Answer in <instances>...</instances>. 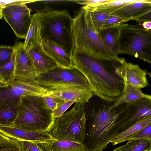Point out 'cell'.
Masks as SVG:
<instances>
[{
    "label": "cell",
    "instance_id": "15",
    "mask_svg": "<svg viewBox=\"0 0 151 151\" xmlns=\"http://www.w3.org/2000/svg\"><path fill=\"white\" fill-rule=\"evenodd\" d=\"M27 51L38 75L46 73L58 66L55 61L44 52L42 45L29 49Z\"/></svg>",
    "mask_w": 151,
    "mask_h": 151
},
{
    "label": "cell",
    "instance_id": "22",
    "mask_svg": "<svg viewBox=\"0 0 151 151\" xmlns=\"http://www.w3.org/2000/svg\"><path fill=\"white\" fill-rule=\"evenodd\" d=\"M151 124V116L145 117L111 139L110 142L112 146H114L128 141L132 137Z\"/></svg>",
    "mask_w": 151,
    "mask_h": 151
},
{
    "label": "cell",
    "instance_id": "35",
    "mask_svg": "<svg viewBox=\"0 0 151 151\" xmlns=\"http://www.w3.org/2000/svg\"><path fill=\"white\" fill-rule=\"evenodd\" d=\"M107 0H84L75 1L76 3L85 6H92L106 2Z\"/></svg>",
    "mask_w": 151,
    "mask_h": 151
},
{
    "label": "cell",
    "instance_id": "9",
    "mask_svg": "<svg viewBox=\"0 0 151 151\" xmlns=\"http://www.w3.org/2000/svg\"><path fill=\"white\" fill-rule=\"evenodd\" d=\"M0 89V106L27 96L44 97L48 92L40 85L37 80L27 78H14Z\"/></svg>",
    "mask_w": 151,
    "mask_h": 151
},
{
    "label": "cell",
    "instance_id": "29",
    "mask_svg": "<svg viewBox=\"0 0 151 151\" xmlns=\"http://www.w3.org/2000/svg\"><path fill=\"white\" fill-rule=\"evenodd\" d=\"M14 51V46L4 45L0 46V66L10 59Z\"/></svg>",
    "mask_w": 151,
    "mask_h": 151
},
{
    "label": "cell",
    "instance_id": "33",
    "mask_svg": "<svg viewBox=\"0 0 151 151\" xmlns=\"http://www.w3.org/2000/svg\"><path fill=\"white\" fill-rule=\"evenodd\" d=\"M74 103H75L74 101H68L59 106L54 112L55 119L58 118L62 116Z\"/></svg>",
    "mask_w": 151,
    "mask_h": 151
},
{
    "label": "cell",
    "instance_id": "18",
    "mask_svg": "<svg viewBox=\"0 0 151 151\" xmlns=\"http://www.w3.org/2000/svg\"><path fill=\"white\" fill-rule=\"evenodd\" d=\"M41 22L37 13L32 15L30 27L24 43L27 51L29 49L42 45Z\"/></svg>",
    "mask_w": 151,
    "mask_h": 151
},
{
    "label": "cell",
    "instance_id": "1",
    "mask_svg": "<svg viewBox=\"0 0 151 151\" xmlns=\"http://www.w3.org/2000/svg\"><path fill=\"white\" fill-rule=\"evenodd\" d=\"M72 59L73 67L85 76L93 95L110 102L117 101L123 96L126 82L119 68L124 58L107 60L74 51Z\"/></svg>",
    "mask_w": 151,
    "mask_h": 151
},
{
    "label": "cell",
    "instance_id": "19",
    "mask_svg": "<svg viewBox=\"0 0 151 151\" xmlns=\"http://www.w3.org/2000/svg\"><path fill=\"white\" fill-rule=\"evenodd\" d=\"M122 24L111 28L103 29L99 33L106 49L116 57H118V42Z\"/></svg>",
    "mask_w": 151,
    "mask_h": 151
},
{
    "label": "cell",
    "instance_id": "17",
    "mask_svg": "<svg viewBox=\"0 0 151 151\" xmlns=\"http://www.w3.org/2000/svg\"><path fill=\"white\" fill-rule=\"evenodd\" d=\"M151 9V3L145 0H137L128 4L112 13L127 22Z\"/></svg>",
    "mask_w": 151,
    "mask_h": 151
},
{
    "label": "cell",
    "instance_id": "31",
    "mask_svg": "<svg viewBox=\"0 0 151 151\" xmlns=\"http://www.w3.org/2000/svg\"><path fill=\"white\" fill-rule=\"evenodd\" d=\"M134 139H145L151 143V124L132 137L129 140Z\"/></svg>",
    "mask_w": 151,
    "mask_h": 151
},
{
    "label": "cell",
    "instance_id": "20",
    "mask_svg": "<svg viewBox=\"0 0 151 151\" xmlns=\"http://www.w3.org/2000/svg\"><path fill=\"white\" fill-rule=\"evenodd\" d=\"M45 151H89L83 143L55 140L48 143L39 144Z\"/></svg>",
    "mask_w": 151,
    "mask_h": 151
},
{
    "label": "cell",
    "instance_id": "21",
    "mask_svg": "<svg viewBox=\"0 0 151 151\" xmlns=\"http://www.w3.org/2000/svg\"><path fill=\"white\" fill-rule=\"evenodd\" d=\"M20 99L0 106V126L13 127L16 119Z\"/></svg>",
    "mask_w": 151,
    "mask_h": 151
},
{
    "label": "cell",
    "instance_id": "11",
    "mask_svg": "<svg viewBox=\"0 0 151 151\" xmlns=\"http://www.w3.org/2000/svg\"><path fill=\"white\" fill-rule=\"evenodd\" d=\"M14 46L16 52L14 78L37 80L38 75L29 55L24 47V43L19 42Z\"/></svg>",
    "mask_w": 151,
    "mask_h": 151
},
{
    "label": "cell",
    "instance_id": "26",
    "mask_svg": "<svg viewBox=\"0 0 151 151\" xmlns=\"http://www.w3.org/2000/svg\"><path fill=\"white\" fill-rule=\"evenodd\" d=\"M125 145L118 147L111 151H148L151 143L144 139L129 140Z\"/></svg>",
    "mask_w": 151,
    "mask_h": 151
},
{
    "label": "cell",
    "instance_id": "23",
    "mask_svg": "<svg viewBox=\"0 0 151 151\" xmlns=\"http://www.w3.org/2000/svg\"><path fill=\"white\" fill-rule=\"evenodd\" d=\"M151 97V95L143 93L141 88L131 86L126 83V88L123 95L119 99L113 103V106H116Z\"/></svg>",
    "mask_w": 151,
    "mask_h": 151
},
{
    "label": "cell",
    "instance_id": "10",
    "mask_svg": "<svg viewBox=\"0 0 151 151\" xmlns=\"http://www.w3.org/2000/svg\"><path fill=\"white\" fill-rule=\"evenodd\" d=\"M0 8V19L4 18L17 37L25 40L32 19L31 9L24 4Z\"/></svg>",
    "mask_w": 151,
    "mask_h": 151
},
{
    "label": "cell",
    "instance_id": "34",
    "mask_svg": "<svg viewBox=\"0 0 151 151\" xmlns=\"http://www.w3.org/2000/svg\"><path fill=\"white\" fill-rule=\"evenodd\" d=\"M36 1L33 0H9L0 1V7L11 5L24 4L33 2Z\"/></svg>",
    "mask_w": 151,
    "mask_h": 151
},
{
    "label": "cell",
    "instance_id": "30",
    "mask_svg": "<svg viewBox=\"0 0 151 151\" xmlns=\"http://www.w3.org/2000/svg\"><path fill=\"white\" fill-rule=\"evenodd\" d=\"M125 22L126 21L124 19L116 15L111 14L105 20L103 29L112 28Z\"/></svg>",
    "mask_w": 151,
    "mask_h": 151
},
{
    "label": "cell",
    "instance_id": "27",
    "mask_svg": "<svg viewBox=\"0 0 151 151\" xmlns=\"http://www.w3.org/2000/svg\"><path fill=\"white\" fill-rule=\"evenodd\" d=\"M0 151H22L20 142L0 133Z\"/></svg>",
    "mask_w": 151,
    "mask_h": 151
},
{
    "label": "cell",
    "instance_id": "4",
    "mask_svg": "<svg viewBox=\"0 0 151 151\" xmlns=\"http://www.w3.org/2000/svg\"><path fill=\"white\" fill-rule=\"evenodd\" d=\"M73 18L74 51L102 60L114 61L121 59L106 48L99 33L94 27L89 10L81 8Z\"/></svg>",
    "mask_w": 151,
    "mask_h": 151
},
{
    "label": "cell",
    "instance_id": "37",
    "mask_svg": "<svg viewBox=\"0 0 151 151\" xmlns=\"http://www.w3.org/2000/svg\"><path fill=\"white\" fill-rule=\"evenodd\" d=\"M132 20H135L139 22L147 21L151 22V9L147 12L133 19Z\"/></svg>",
    "mask_w": 151,
    "mask_h": 151
},
{
    "label": "cell",
    "instance_id": "2",
    "mask_svg": "<svg viewBox=\"0 0 151 151\" xmlns=\"http://www.w3.org/2000/svg\"><path fill=\"white\" fill-rule=\"evenodd\" d=\"M113 103L92 97L86 104V135L83 144L89 151H103L111 139L123 132V104L114 106Z\"/></svg>",
    "mask_w": 151,
    "mask_h": 151
},
{
    "label": "cell",
    "instance_id": "28",
    "mask_svg": "<svg viewBox=\"0 0 151 151\" xmlns=\"http://www.w3.org/2000/svg\"><path fill=\"white\" fill-rule=\"evenodd\" d=\"M87 9L90 11L92 21L94 28L96 31L99 33L103 29L105 20L111 14L96 10Z\"/></svg>",
    "mask_w": 151,
    "mask_h": 151
},
{
    "label": "cell",
    "instance_id": "24",
    "mask_svg": "<svg viewBox=\"0 0 151 151\" xmlns=\"http://www.w3.org/2000/svg\"><path fill=\"white\" fill-rule=\"evenodd\" d=\"M137 0H107L104 3L92 6H85L81 8L96 10L110 14H112L126 5L136 1Z\"/></svg>",
    "mask_w": 151,
    "mask_h": 151
},
{
    "label": "cell",
    "instance_id": "8",
    "mask_svg": "<svg viewBox=\"0 0 151 151\" xmlns=\"http://www.w3.org/2000/svg\"><path fill=\"white\" fill-rule=\"evenodd\" d=\"M37 81L48 92L69 88H86L92 90L85 76L74 68L66 69L58 66L38 75Z\"/></svg>",
    "mask_w": 151,
    "mask_h": 151
},
{
    "label": "cell",
    "instance_id": "5",
    "mask_svg": "<svg viewBox=\"0 0 151 151\" xmlns=\"http://www.w3.org/2000/svg\"><path fill=\"white\" fill-rule=\"evenodd\" d=\"M55 119L43 97L27 96L20 99L13 127L36 132H50Z\"/></svg>",
    "mask_w": 151,
    "mask_h": 151
},
{
    "label": "cell",
    "instance_id": "12",
    "mask_svg": "<svg viewBox=\"0 0 151 151\" xmlns=\"http://www.w3.org/2000/svg\"><path fill=\"white\" fill-rule=\"evenodd\" d=\"M0 133L19 141H28L38 144L48 143L56 140L50 132H33L14 127L0 126Z\"/></svg>",
    "mask_w": 151,
    "mask_h": 151
},
{
    "label": "cell",
    "instance_id": "16",
    "mask_svg": "<svg viewBox=\"0 0 151 151\" xmlns=\"http://www.w3.org/2000/svg\"><path fill=\"white\" fill-rule=\"evenodd\" d=\"M42 45L44 52L55 61L58 66L66 69L74 68L72 57L61 47L51 42L42 43Z\"/></svg>",
    "mask_w": 151,
    "mask_h": 151
},
{
    "label": "cell",
    "instance_id": "3",
    "mask_svg": "<svg viewBox=\"0 0 151 151\" xmlns=\"http://www.w3.org/2000/svg\"><path fill=\"white\" fill-rule=\"evenodd\" d=\"M36 13L41 22L42 43L56 44L72 57L75 50L74 20L68 12L45 6Z\"/></svg>",
    "mask_w": 151,
    "mask_h": 151
},
{
    "label": "cell",
    "instance_id": "25",
    "mask_svg": "<svg viewBox=\"0 0 151 151\" xmlns=\"http://www.w3.org/2000/svg\"><path fill=\"white\" fill-rule=\"evenodd\" d=\"M16 52L10 59L0 66V88L5 87L6 84L14 78V69Z\"/></svg>",
    "mask_w": 151,
    "mask_h": 151
},
{
    "label": "cell",
    "instance_id": "40",
    "mask_svg": "<svg viewBox=\"0 0 151 151\" xmlns=\"http://www.w3.org/2000/svg\"><path fill=\"white\" fill-rule=\"evenodd\" d=\"M148 151H151V146L149 149L148 150Z\"/></svg>",
    "mask_w": 151,
    "mask_h": 151
},
{
    "label": "cell",
    "instance_id": "32",
    "mask_svg": "<svg viewBox=\"0 0 151 151\" xmlns=\"http://www.w3.org/2000/svg\"><path fill=\"white\" fill-rule=\"evenodd\" d=\"M22 151H45L36 143L26 141H19Z\"/></svg>",
    "mask_w": 151,
    "mask_h": 151
},
{
    "label": "cell",
    "instance_id": "39",
    "mask_svg": "<svg viewBox=\"0 0 151 151\" xmlns=\"http://www.w3.org/2000/svg\"><path fill=\"white\" fill-rule=\"evenodd\" d=\"M146 1L151 3V0H145Z\"/></svg>",
    "mask_w": 151,
    "mask_h": 151
},
{
    "label": "cell",
    "instance_id": "6",
    "mask_svg": "<svg viewBox=\"0 0 151 151\" xmlns=\"http://www.w3.org/2000/svg\"><path fill=\"white\" fill-rule=\"evenodd\" d=\"M124 54L151 64V31L142 24L121 25L117 45V54Z\"/></svg>",
    "mask_w": 151,
    "mask_h": 151
},
{
    "label": "cell",
    "instance_id": "13",
    "mask_svg": "<svg viewBox=\"0 0 151 151\" xmlns=\"http://www.w3.org/2000/svg\"><path fill=\"white\" fill-rule=\"evenodd\" d=\"M48 92L47 95L55 101L58 107L69 101L86 104L93 95L91 89L86 88H69Z\"/></svg>",
    "mask_w": 151,
    "mask_h": 151
},
{
    "label": "cell",
    "instance_id": "36",
    "mask_svg": "<svg viewBox=\"0 0 151 151\" xmlns=\"http://www.w3.org/2000/svg\"><path fill=\"white\" fill-rule=\"evenodd\" d=\"M43 98L48 107L54 112L58 107L57 103L51 97L48 95L43 97Z\"/></svg>",
    "mask_w": 151,
    "mask_h": 151
},
{
    "label": "cell",
    "instance_id": "14",
    "mask_svg": "<svg viewBox=\"0 0 151 151\" xmlns=\"http://www.w3.org/2000/svg\"><path fill=\"white\" fill-rule=\"evenodd\" d=\"M121 73L126 83L141 88L149 85L147 73L137 64L127 62L125 60L121 69Z\"/></svg>",
    "mask_w": 151,
    "mask_h": 151
},
{
    "label": "cell",
    "instance_id": "7",
    "mask_svg": "<svg viewBox=\"0 0 151 151\" xmlns=\"http://www.w3.org/2000/svg\"><path fill=\"white\" fill-rule=\"evenodd\" d=\"M86 104L75 103L70 110L55 119L50 132L54 138L83 143L86 135Z\"/></svg>",
    "mask_w": 151,
    "mask_h": 151
},
{
    "label": "cell",
    "instance_id": "38",
    "mask_svg": "<svg viewBox=\"0 0 151 151\" xmlns=\"http://www.w3.org/2000/svg\"><path fill=\"white\" fill-rule=\"evenodd\" d=\"M142 27L145 30L151 31V22L145 21L142 24Z\"/></svg>",
    "mask_w": 151,
    "mask_h": 151
}]
</instances>
